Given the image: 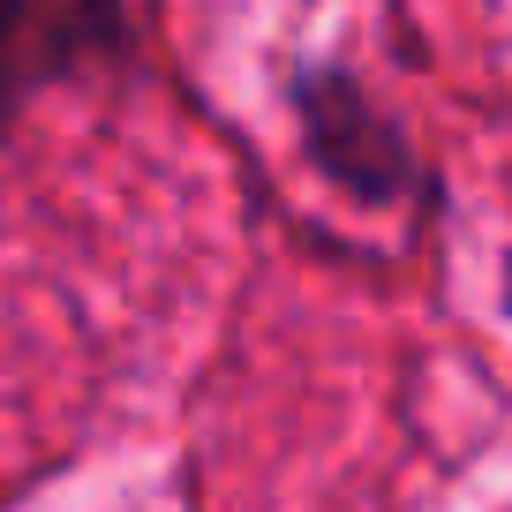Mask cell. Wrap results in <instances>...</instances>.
Instances as JSON below:
<instances>
[{
  "mask_svg": "<svg viewBox=\"0 0 512 512\" xmlns=\"http://www.w3.org/2000/svg\"><path fill=\"white\" fill-rule=\"evenodd\" d=\"M128 46L121 0H0V136L23 121L38 91L113 61Z\"/></svg>",
  "mask_w": 512,
  "mask_h": 512,
  "instance_id": "obj_1",
  "label": "cell"
},
{
  "mask_svg": "<svg viewBox=\"0 0 512 512\" xmlns=\"http://www.w3.org/2000/svg\"><path fill=\"white\" fill-rule=\"evenodd\" d=\"M294 98H302V144H309V159H317L324 181H339L347 196H400L407 181H415L407 136L369 106V91L354 76L309 68Z\"/></svg>",
  "mask_w": 512,
  "mask_h": 512,
  "instance_id": "obj_2",
  "label": "cell"
}]
</instances>
